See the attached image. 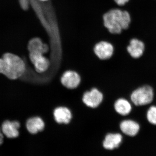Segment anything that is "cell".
Instances as JSON below:
<instances>
[{"mask_svg": "<svg viewBox=\"0 0 156 156\" xmlns=\"http://www.w3.org/2000/svg\"><path fill=\"white\" fill-rule=\"evenodd\" d=\"M26 63L20 56L11 52H6L0 58V74L10 80H17L25 72Z\"/></svg>", "mask_w": 156, "mask_h": 156, "instance_id": "7a4b0ae2", "label": "cell"}, {"mask_svg": "<svg viewBox=\"0 0 156 156\" xmlns=\"http://www.w3.org/2000/svg\"><path fill=\"white\" fill-rule=\"evenodd\" d=\"M145 48L143 42L139 39L133 38L130 41L127 50L132 58H138L143 55Z\"/></svg>", "mask_w": 156, "mask_h": 156, "instance_id": "7c38bea8", "label": "cell"}, {"mask_svg": "<svg viewBox=\"0 0 156 156\" xmlns=\"http://www.w3.org/2000/svg\"><path fill=\"white\" fill-rule=\"evenodd\" d=\"M39 1H41V2H46V1H48V0H39Z\"/></svg>", "mask_w": 156, "mask_h": 156, "instance_id": "ffe728a7", "label": "cell"}, {"mask_svg": "<svg viewBox=\"0 0 156 156\" xmlns=\"http://www.w3.org/2000/svg\"><path fill=\"white\" fill-rule=\"evenodd\" d=\"M103 95L96 88H93L84 93L83 97V103L91 108H96L102 102Z\"/></svg>", "mask_w": 156, "mask_h": 156, "instance_id": "8992f818", "label": "cell"}, {"mask_svg": "<svg viewBox=\"0 0 156 156\" xmlns=\"http://www.w3.org/2000/svg\"><path fill=\"white\" fill-rule=\"evenodd\" d=\"M102 19L105 27L113 34H119L127 29L131 21V15L128 11L118 9L108 11L104 14Z\"/></svg>", "mask_w": 156, "mask_h": 156, "instance_id": "6da1fadb", "label": "cell"}, {"mask_svg": "<svg viewBox=\"0 0 156 156\" xmlns=\"http://www.w3.org/2000/svg\"><path fill=\"white\" fill-rule=\"evenodd\" d=\"M94 53L99 59L108 60L111 58L115 52V48L111 43L102 41L98 42L93 48Z\"/></svg>", "mask_w": 156, "mask_h": 156, "instance_id": "5b68a950", "label": "cell"}, {"mask_svg": "<svg viewBox=\"0 0 156 156\" xmlns=\"http://www.w3.org/2000/svg\"><path fill=\"white\" fill-rule=\"evenodd\" d=\"M119 128L123 135L129 137L136 136L141 129L139 123L131 119H125L121 121L119 124Z\"/></svg>", "mask_w": 156, "mask_h": 156, "instance_id": "30bf717a", "label": "cell"}, {"mask_svg": "<svg viewBox=\"0 0 156 156\" xmlns=\"http://www.w3.org/2000/svg\"><path fill=\"white\" fill-rule=\"evenodd\" d=\"M61 83L68 89H75L81 82V77L78 73L73 70H67L62 76Z\"/></svg>", "mask_w": 156, "mask_h": 156, "instance_id": "9c48e42d", "label": "cell"}, {"mask_svg": "<svg viewBox=\"0 0 156 156\" xmlns=\"http://www.w3.org/2000/svg\"><path fill=\"white\" fill-rule=\"evenodd\" d=\"M130 98L132 103L136 106L147 105L153 101V89L148 85L142 86L134 90L131 93Z\"/></svg>", "mask_w": 156, "mask_h": 156, "instance_id": "3957f363", "label": "cell"}, {"mask_svg": "<svg viewBox=\"0 0 156 156\" xmlns=\"http://www.w3.org/2000/svg\"><path fill=\"white\" fill-rule=\"evenodd\" d=\"M20 5L24 11L28 10L30 7L29 0H19Z\"/></svg>", "mask_w": 156, "mask_h": 156, "instance_id": "e0dca14e", "label": "cell"}, {"mask_svg": "<svg viewBox=\"0 0 156 156\" xmlns=\"http://www.w3.org/2000/svg\"><path fill=\"white\" fill-rule=\"evenodd\" d=\"M123 140V135L122 133L109 132L105 136L102 141V146L107 150H115L119 147Z\"/></svg>", "mask_w": 156, "mask_h": 156, "instance_id": "52a82bcc", "label": "cell"}, {"mask_svg": "<svg viewBox=\"0 0 156 156\" xmlns=\"http://www.w3.org/2000/svg\"><path fill=\"white\" fill-rule=\"evenodd\" d=\"M29 58L37 73H42L49 69L50 65V59L42 53L30 52L29 53Z\"/></svg>", "mask_w": 156, "mask_h": 156, "instance_id": "277c9868", "label": "cell"}, {"mask_svg": "<svg viewBox=\"0 0 156 156\" xmlns=\"http://www.w3.org/2000/svg\"><path fill=\"white\" fill-rule=\"evenodd\" d=\"M21 124L19 121L6 120L1 126V130L4 136L9 139H14L19 136Z\"/></svg>", "mask_w": 156, "mask_h": 156, "instance_id": "ba28073f", "label": "cell"}, {"mask_svg": "<svg viewBox=\"0 0 156 156\" xmlns=\"http://www.w3.org/2000/svg\"><path fill=\"white\" fill-rule=\"evenodd\" d=\"M27 49L29 53L36 52L46 55L50 52V46L49 44L43 42L41 39L35 37L29 41Z\"/></svg>", "mask_w": 156, "mask_h": 156, "instance_id": "8fae6325", "label": "cell"}, {"mask_svg": "<svg viewBox=\"0 0 156 156\" xmlns=\"http://www.w3.org/2000/svg\"><path fill=\"white\" fill-rule=\"evenodd\" d=\"M147 119L152 125L156 126V106H151L147 112Z\"/></svg>", "mask_w": 156, "mask_h": 156, "instance_id": "2e32d148", "label": "cell"}, {"mask_svg": "<svg viewBox=\"0 0 156 156\" xmlns=\"http://www.w3.org/2000/svg\"><path fill=\"white\" fill-rule=\"evenodd\" d=\"M115 3L117 4V5L119 6H123L125 5L128 2L129 0H114Z\"/></svg>", "mask_w": 156, "mask_h": 156, "instance_id": "ac0fdd59", "label": "cell"}, {"mask_svg": "<svg viewBox=\"0 0 156 156\" xmlns=\"http://www.w3.org/2000/svg\"><path fill=\"white\" fill-rule=\"evenodd\" d=\"M115 111L122 116H126L131 113L132 106L130 102L126 98H119L114 104Z\"/></svg>", "mask_w": 156, "mask_h": 156, "instance_id": "9a60e30c", "label": "cell"}, {"mask_svg": "<svg viewBox=\"0 0 156 156\" xmlns=\"http://www.w3.org/2000/svg\"><path fill=\"white\" fill-rule=\"evenodd\" d=\"M4 137H5V136L2 132L1 126H0V145H2L4 142Z\"/></svg>", "mask_w": 156, "mask_h": 156, "instance_id": "d6986e66", "label": "cell"}, {"mask_svg": "<svg viewBox=\"0 0 156 156\" xmlns=\"http://www.w3.org/2000/svg\"><path fill=\"white\" fill-rule=\"evenodd\" d=\"M53 116L56 122L59 124H68L72 118L69 109L64 106L56 108L53 111Z\"/></svg>", "mask_w": 156, "mask_h": 156, "instance_id": "5bb4252c", "label": "cell"}, {"mask_svg": "<svg viewBox=\"0 0 156 156\" xmlns=\"http://www.w3.org/2000/svg\"><path fill=\"white\" fill-rule=\"evenodd\" d=\"M26 127L29 133L32 134H36L44 129L45 124L41 117L34 116L27 120Z\"/></svg>", "mask_w": 156, "mask_h": 156, "instance_id": "4fadbf2b", "label": "cell"}]
</instances>
